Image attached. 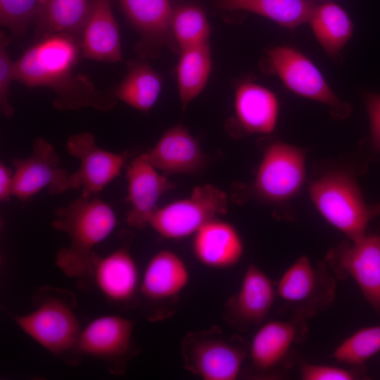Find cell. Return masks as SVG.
<instances>
[{"mask_svg": "<svg viewBox=\"0 0 380 380\" xmlns=\"http://www.w3.org/2000/svg\"><path fill=\"white\" fill-rule=\"evenodd\" d=\"M336 277H350L366 300L380 311V237L366 235L352 243L343 242L326 259Z\"/></svg>", "mask_w": 380, "mask_h": 380, "instance_id": "cell-13", "label": "cell"}, {"mask_svg": "<svg viewBox=\"0 0 380 380\" xmlns=\"http://www.w3.org/2000/svg\"><path fill=\"white\" fill-rule=\"evenodd\" d=\"M170 31L180 50L209 42L207 17L196 6H182L173 11Z\"/></svg>", "mask_w": 380, "mask_h": 380, "instance_id": "cell-29", "label": "cell"}, {"mask_svg": "<svg viewBox=\"0 0 380 380\" xmlns=\"http://www.w3.org/2000/svg\"><path fill=\"white\" fill-rule=\"evenodd\" d=\"M68 153L80 161L70 174L72 189H81L82 196L101 191L120 175L129 157L127 152H111L99 147L94 135L82 132L71 135L65 144Z\"/></svg>", "mask_w": 380, "mask_h": 380, "instance_id": "cell-12", "label": "cell"}, {"mask_svg": "<svg viewBox=\"0 0 380 380\" xmlns=\"http://www.w3.org/2000/svg\"><path fill=\"white\" fill-rule=\"evenodd\" d=\"M211 70L209 42L181 50L177 68V80L183 108H186L203 90Z\"/></svg>", "mask_w": 380, "mask_h": 380, "instance_id": "cell-28", "label": "cell"}, {"mask_svg": "<svg viewBox=\"0 0 380 380\" xmlns=\"http://www.w3.org/2000/svg\"><path fill=\"white\" fill-rule=\"evenodd\" d=\"M12 196L25 202L47 188L51 195L62 194L71 188L70 174L61 166L54 147L46 139L37 137L32 143L31 154L25 158H13Z\"/></svg>", "mask_w": 380, "mask_h": 380, "instance_id": "cell-10", "label": "cell"}, {"mask_svg": "<svg viewBox=\"0 0 380 380\" xmlns=\"http://www.w3.org/2000/svg\"><path fill=\"white\" fill-rule=\"evenodd\" d=\"M80 54L79 39L74 36L54 34L39 39L14 61L15 80L30 88L51 89L53 106L60 110L111 109L117 99L110 90H99L89 77L74 73Z\"/></svg>", "mask_w": 380, "mask_h": 380, "instance_id": "cell-1", "label": "cell"}, {"mask_svg": "<svg viewBox=\"0 0 380 380\" xmlns=\"http://www.w3.org/2000/svg\"><path fill=\"white\" fill-rule=\"evenodd\" d=\"M35 309L25 315L8 313L19 328L65 363L82 360L77 343L82 328L75 312L77 299L67 289L42 286L32 294Z\"/></svg>", "mask_w": 380, "mask_h": 380, "instance_id": "cell-3", "label": "cell"}, {"mask_svg": "<svg viewBox=\"0 0 380 380\" xmlns=\"http://www.w3.org/2000/svg\"><path fill=\"white\" fill-rule=\"evenodd\" d=\"M44 0H0V23L15 37L36 22Z\"/></svg>", "mask_w": 380, "mask_h": 380, "instance_id": "cell-31", "label": "cell"}, {"mask_svg": "<svg viewBox=\"0 0 380 380\" xmlns=\"http://www.w3.org/2000/svg\"><path fill=\"white\" fill-rule=\"evenodd\" d=\"M380 351V325L363 328L345 339L334 351L338 362L359 366Z\"/></svg>", "mask_w": 380, "mask_h": 380, "instance_id": "cell-30", "label": "cell"}, {"mask_svg": "<svg viewBox=\"0 0 380 380\" xmlns=\"http://www.w3.org/2000/svg\"><path fill=\"white\" fill-rule=\"evenodd\" d=\"M234 110L236 120L244 131L250 134H269L276 127L279 101L267 88L246 81L236 89Z\"/></svg>", "mask_w": 380, "mask_h": 380, "instance_id": "cell-22", "label": "cell"}, {"mask_svg": "<svg viewBox=\"0 0 380 380\" xmlns=\"http://www.w3.org/2000/svg\"><path fill=\"white\" fill-rule=\"evenodd\" d=\"M369 207H370V212H371V215L372 218L380 215V203L374 205L369 206Z\"/></svg>", "mask_w": 380, "mask_h": 380, "instance_id": "cell-36", "label": "cell"}, {"mask_svg": "<svg viewBox=\"0 0 380 380\" xmlns=\"http://www.w3.org/2000/svg\"><path fill=\"white\" fill-rule=\"evenodd\" d=\"M52 226L65 233L68 247L57 253L55 265L70 277L89 276L93 248L106 239L118 224L112 207L96 196L81 195L54 210Z\"/></svg>", "mask_w": 380, "mask_h": 380, "instance_id": "cell-2", "label": "cell"}, {"mask_svg": "<svg viewBox=\"0 0 380 380\" xmlns=\"http://www.w3.org/2000/svg\"><path fill=\"white\" fill-rule=\"evenodd\" d=\"M305 319L272 320L255 333L249 350L253 368L260 372L273 371L284 360L294 343L303 339Z\"/></svg>", "mask_w": 380, "mask_h": 380, "instance_id": "cell-19", "label": "cell"}, {"mask_svg": "<svg viewBox=\"0 0 380 380\" xmlns=\"http://www.w3.org/2000/svg\"><path fill=\"white\" fill-rule=\"evenodd\" d=\"M300 377L303 380H352L357 374L353 369L306 363L300 367Z\"/></svg>", "mask_w": 380, "mask_h": 380, "instance_id": "cell-33", "label": "cell"}, {"mask_svg": "<svg viewBox=\"0 0 380 380\" xmlns=\"http://www.w3.org/2000/svg\"><path fill=\"white\" fill-rule=\"evenodd\" d=\"M129 23L141 36L143 45L162 44L171 34L173 11L170 0H120Z\"/></svg>", "mask_w": 380, "mask_h": 380, "instance_id": "cell-24", "label": "cell"}, {"mask_svg": "<svg viewBox=\"0 0 380 380\" xmlns=\"http://www.w3.org/2000/svg\"><path fill=\"white\" fill-rule=\"evenodd\" d=\"M162 89L160 75L144 62H131L126 75L111 89L114 97L143 113L148 112Z\"/></svg>", "mask_w": 380, "mask_h": 380, "instance_id": "cell-26", "label": "cell"}, {"mask_svg": "<svg viewBox=\"0 0 380 380\" xmlns=\"http://www.w3.org/2000/svg\"><path fill=\"white\" fill-rule=\"evenodd\" d=\"M93 4L94 0H44L36 20V38L66 34L79 39Z\"/></svg>", "mask_w": 380, "mask_h": 380, "instance_id": "cell-23", "label": "cell"}, {"mask_svg": "<svg viewBox=\"0 0 380 380\" xmlns=\"http://www.w3.org/2000/svg\"><path fill=\"white\" fill-rule=\"evenodd\" d=\"M190 279L185 262L169 250L157 252L148 261L139 286L140 295L147 301L158 303L178 296Z\"/></svg>", "mask_w": 380, "mask_h": 380, "instance_id": "cell-21", "label": "cell"}, {"mask_svg": "<svg viewBox=\"0 0 380 380\" xmlns=\"http://www.w3.org/2000/svg\"><path fill=\"white\" fill-rule=\"evenodd\" d=\"M336 286L327 264L315 266L306 255H301L284 272L276 289L293 317L305 319L331 304Z\"/></svg>", "mask_w": 380, "mask_h": 380, "instance_id": "cell-8", "label": "cell"}, {"mask_svg": "<svg viewBox=\"0 0 380 380\" xmlns=\"http://www.w3.org/2000/svg\"><path fill=\"white\" fill-rule=\"evenodd\" d=\"M364 99L370 122L372 141L380 151V94L367 92Z\"/></svg>", "mask_w": 380, "mask_h": 380, "instance_id": "cell-34", "label": "cell"}, {"mask_svg": "<svg viewBox=\"0 0 380 380\" xmlns=\"http://www.w3.org/2000/svg\"><path fill=\"white\" fill-rule=\"evenodd\" d=\"M308 23L317 40L331 57L339 53L353 32L348 14L331 1L316 4Z\"/></svg>", "mask_w": 380, "mask_h": 380, "instance_id": "cell-27", "label": "cell"}, {"mask_svg": "<svg viewBox=\"0 0 380 380\" xmlns=\"http://www.w3.org/2000/svg\"><path fill=\"white\" fill-rule=\"evenodd\" d=\"M228 210L227 194L212 184L196 186L189 196L158 208L148 225L160 236L180 239L194 235Z\"/></svg>", "mask_w": 380, "mask_h": 380, "instance_id": "cell-6", "label": "cell"}, {"mask_svg": "<svg viewBox=\"0 0 380 380\" xmlns=\"http://www.w3.org/2000/svg\"><path fill=\"white\" fill-rule=\"evenodd\" d=\"M89 276L110 304L125 305L139 293V269L127 242L103 257L94 253Z\"/></svg>", "mask_w": 380, "mask_h": 380, "instance_id": "cell-14", "label": "cell"}, {"mask_svg": "<svg viewBox=\"0 0 380 380\" xmlns=\"http://www.w3.org/2000/svg\"><path fill=\"white\" fill-rule=\"evenodd\" d=\"M277 295L270 278L258 266L247 267L239 291L224 307L223 316L239 330L260 325L270 312Z\"/></svg>", "mask_w": 380, "mask_h": 380, "instance_id": "cell-15", "label": "cell"}, {"mask_svg": "<svg viewBox=\"0 0 380 380\" xmlns=\"http://www.w3.org/2000/svg\"><path fill=\"white\" fill-rule=\"evenodd\" d=\"M11 41L4 32H0V110L6 118H11L14 115L8 99L11 84L15 80L14 61L7 50Z\"/></svg>", "mask_w": 380, "mask_h": 380, "instance_id": "cell-32", "label": "cell"}, {"mask_svg": "<svg viewBox=\"0 0 380 380\" xmlns=\"http://www.w3.org/2000/svg\"><path fill=\"white\" fill-rule=\"evenodd\" d=\"M310 198L324 219L353 242L366 236L372 218L355 179L347 173L326 174L313 182Z\"/></svg>", "mask_w": 380, "mask_h": 380, "instance_id": "cell-5", "label": "cell"}, {"mask_svg": "<svg viewBox=\"0 0 380 380\" xmlns=\"http://www.w3.org/2000/svg\"><path fill=\"white\" fill-rule=\"evenodd\" d=\"M134 323L117 315L99 317L89 322L77 343L79 355L104 362L110 373L121 375L137 353L132 341Z\"/></svg>", "mask_w": 380, "mask_h": 380, "instance_id": "cell-9", "label": "cell"}, {"mask_svg": "<svg viewBox=\"0 0 380 380\" xmlns=\"http://www.w3.org/2000/svg\"><path fill=\"white\" fill-rule=\"evenodd\" d=\"M227 10H244L293 30L308 23L316 4L312 0H217Z\"/></svg>", "mask_w": 380, "mask_h": 380, "instance_id": "cell-25", "label": "cell"}, {"mask_svg": "<svg viewBox=\"0 0 380 380\" xmlns=\"http://www.w3.org/2000/svg\"><path fill=\"white\" fill-rule=\"evenodd\" d=\"M145 154L157 170L167 174L193 173L205 163L199 142L181 125L166 130Z\"/></svg>", "mask_w": 380, "mask_h": 380, "instance_id": "cell-17", "label": "cell"}, {"mask_svg": "<svg viewBox=\"0 0 380 380\" xmlns=\"http://www.w3.org/2000/svg\"><path fill=\"white\" fill-rule=\"evenodd\" d=\"M79 42L84 58L109 63L122 61L119 27L110 0H94Z\"/></svg>", "mask_w": 380, "mask_h": 380, "instance_id": "cell-20", "label": "cell"}, {"mask_svg": "<svg viewBox=\"0 0 380 380\" xmlns=\"http://www.w3.org/2000/svg\"><path fill=\"white\" fill-rule=\"evenodd\" d=\"M13 185V170L0 163V200L8 201L12 196Z\"/></svg>", "mask_w": 380, "mask_h": 380, "instance_id": "cell-35", "label": "cell"}, {"mask_svg": "<svg viewBox=\"0 0 380 380\" xmlns=\"http://www.w3.org/2000/svg\"><path fill=\"white\" fill-rule=\"evenodd\" d=\"M249 350L241 337L216 326L189 332L180 343L185 369L204 380L236 379Z\"/></svg>", "mask_w": 380, "mask_h": 380, "instance_id": "cell-4", "label": "cell"}, {"mask_svg": "<svg viewBox=\"0 0 380 380\" xmlns=\"http://www.w3.org/2000/svg\"><path fill=\"white\" fill-rule=\"evenodd\" d=\"M266 65L289 90L328 106L336 119L350 115V106L334 93L317 66L296 49L276 46L268 49Z\"/></svg>", "mask_w": 380, "mask_h": 380, "instance_id": "cell-7", "label": "cell"}, {"mask_svg": "<svg viewBox=\"0 0 380 380\" xmlns=\"http://www.w3.org/2000/svg\"><path fill=\"white\" fill-rule=\"evenodd\" d=\"M305 177L303 150L288 144L274 142L264 153L253 188L264 200L282 202L298 192Z\"/></svg>", "mask_w": 380, "mask_h": 380, "instance_id": "cell-11", "label": "cell"}, {"mask_svg": "<svg viewBox=\"0 0 380 380\" xmlns=\"http://www.w3.org/2000/svg\"><path fill=\"white\" fill-rule=\"evenodd\" d=\"M192 250L202 265L224 269L239 262L243 253V243L234 225L217 217L205 223L194 234Z\"/></svg>", "mask_w": 380, "mask_h": 380, "instance_id": "cell-18", "label": "cell"}, {"mask_svg": "<svg viewBox=\"0 0 380 380\" xmlns=\"http://www.w3.org/2000/svg\"><path fill=\"white\" fill-rule=\"evenodd\" d=\"M127 201L129 209L127 224L134 229L146 227L157 203L175 184L160 175L148 161L145 153L134 158L127 167Z\"/></svg>", "mask_w": 380, "mask_h": 380, "instance_id": "cell-16", "label": "cell"}]
</instances>
